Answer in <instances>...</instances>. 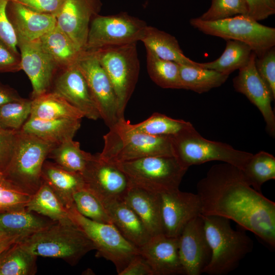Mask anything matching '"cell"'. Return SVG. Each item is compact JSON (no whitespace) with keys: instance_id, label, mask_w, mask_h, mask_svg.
Instances as JSON below:
<instances>
[{"instance_id":"cell-36","label":"cell","mask_w":275,"mask_h":275,"mask_svg":"<svg viewBox=\"0 0 275 275\" xmlns=\"http://www.w3.org/2000/svg\"><path fill=\"white\" fill-rule=\"evenodd\" d=\"M93 156V154L82 150L79 143L72 139L55 146L48 157L68 171L81 174Z\"/></svg>"},{"instance_id":"cell-33","label":"cell","mask_w":275,"mask_h":275,"mask_svg":"<svg viewBox=\"0 0 275 275\" xmlns=\"http://www.w3.org/2000/svg\"><path fill=\"white\" fill-rule=\"evenodd\" d=\"M124 123L130 130L156 136L172 138L193 126L188 122L175 119L165 115L154 113L146 120L132 124L125 119Z\"/></svg>"},{"instance_id":"cell-8","label":"cell","mask_w":275,"mask_h":275,"mask_svg":"<svg viewBox=\"0 0 275 275\" xmlns=\"http://www.w3.org/2000/svg\"><path fill=\"white\" fill-rule=\"evenodd\" d=\"M93 51L114 88L118 100L119 119L124 118L140 72L136 43L108 46Z\"/></svg>"},{"instance_id":"cell-35","label":"cell","mask_w":275,"mask_h":275,"mask_svg":"<svg viewBox=\"0 0 275 275\" xmlns=\"http://www.w3.org/2000/svg\"><path fill=\"white\" fill-rule=\"evenodd\" d=\"M145 48L147 71L152 80L163 89H182L179 64L162 59L149 48Z\"/></svg>"},{"instance_id":"cell-19","label":"cell","mask_w":275,"mask_h":275,"mask_svg":"<svg viewBox=\"0 0 275 275\" xmlns=\"http://www.w3.org/2000/svg\"><path fill=\"white\" fill-rule=\"evenodd\" d=\"M51 86V91L63 97L79 111L84 118L93 120L100 118L87 82L75 63L63 68L54 77Z\"/></svg>"},{"instance_id":"cell-30","label":"cell","mask_w":275,"mask_h":275,"mask_svg":"<svg viewBox=\"0 0 275 275\" xmlns=\"http://www.w3.org/2000/svg\"><path fill=\"white\" fill-rule=\"evenodd\" d=\"M38 40L44 50L62 68L75 64L82 52L57 24Z\"/></svg>"},{"instance_id":"cell-18","label":"cell","mask_w":275,"mask_h":275,"mask_svg":"<svg viewBox=\"0 0 275 275\" xmlns=\"http://www.w3.org/2000/svg\"><path fill=\"white\" fill-rule=\"evenodd\" d=\"M101 6L100 0H64L56 15L57 25L81 51L85 49L91 21Z\"/></svg>"},{"instance_id":"cell-1","label":"cell","mask_w":275,"mask_h":275,"mask_svg":"<svg viewBox=\"0 0 275 275\" xmlns=\"http://www.w3.org/2000/svg\"><path fill=\"white\" fill-rule=\"evenodd\" d=\"M197 190L201 215L232 220L274 248L275 203L253 188L240 169L214 164L198 182Z\"/></svg>"},{"instance_id":"cell-44","label":"cell","mask_w":275,"mask_h":275,"mask_svg":"<svg viewBox=\"0 0 275 275\" xmlns=\"http://www.w3.org/2000/svg\"><path fill=\"white\" fill-rule=\"evenodd\" d=\"M248 9L246 15L258 21L275 13V0H244Z\"/></svg>"},{"instance_id":"cell-17","label":"cell","mask_w":275,"mask_h":275,"mask_svg":"<svg viewBox=\"0 0 275 275\" xmlns=\"http://www.w3.org/2000/svg\"><path fill=\"white\" fill-rule=\"evenodd\" d=\"M256 55L252 54L248 63L239 69L233 80L236 91L245 95L262 114L268 133L275 135V115L271 105L274 100L269 89L259 75L255 66Z\"/></svg>"},{"instance_id":"cell-45","label":"cell","mask_w":275,"mask_h":275,"mask_svg":"<svg viewBox=\"0 0 275 275\" xmlns=\"http://www.w3.org/2000/svg\"><path fill=\"white\" fill-rule=\"evenodd\" d=\"M18 131L0 125V170L3 171L10 160Z\"/></svg>"},{"instance_id":"cell-48","label":"cell","mask_w":275,"mask_h":275,"mask_svg":"<svg viewBox=\"0 0 275 275\" xmlns=\"http://www.w3.org/2000/svg\"><path fill=\"white\" fill-rule=\"evenodd\" d=\"M118 275H153V272L145 259L139 254Z\"/></svg>"},{"instance_id":"cell-16","label":"cell","mask_w":275,"mask_h":275,"mask_svg":"<svg viewBox=\"0 0 275 275\" xmlns=\"http://www.w3.org/2000/svg\"><path fill=\"white\" fill-rule=\"evenodd\" d=\"M163 233L178 237L185 226L201 215V204L197 194L179 189L159 193Z\"/></svg>"},{"instance_id":"cell-4","label":"cell","mask_w":275,"mask_h":275,"mask_svg":"<svg viewBox=\"0 0 275 275\" xmlns=\"http://www.w3.org/2000/svg\"><path fill=\"white\" fill-rule=\"evenodd\" d=\"M54 146L33 134L19 130L12 156L3 173L23 191L33 195L43 183V166Z\"/></svg>"},{"instance_id":"cell-46","label":"cell","mask_w":275,"mask_h":275,"mask_svg":"<svg viewBox=\"0 0 275 275\" xmlns=\"http://www.w3.org/2000/svg\"><path fill=\"white\" fill-rule=\"evenodd\" d=\"M14 2H18L36 12L56 16L64 0H16Z\"/></svg>"},{"instance_id":"cell-38","label":"cell","mask_w":275,"mask_h":275,"mask_svg":"<svg viewBox=\"0 0 275 275\" xmlns=\"http://www.w3.org/2000/svg\"><path fill=\"white\" fill-rule=\"evenodd\" d=\"M73 201L76 209L83 216L96 222L113 224L102 203L85 187L73 194Z\"/></svg>"},{"instance_id":"cell-26","label":"cell","mask_w":275,"mask_h":275,"mask_svg":"<svg viewBox=\"0 0 275 275\" xmlns=\"http://www.w3.org/2000/svg\"><path fill=\"white\" fill-rule=\"evenodd\" d=\"M159 58L179 64L198 66L183 53L176 38L172 35L147 25L140 40Z\"/></svg>"},{"instance_id":"cell-50","label":"cell","mask_w":275,"mask_h":275,"mask_svg":"<svg viewBox=\"0 0 275 275\" xmlns=\"http://www.w3.org/2000/svg\"><path fill=\"white\" fill-rule=\"evenodd\" d=\"M23 238L19 235L0 233V255L6 250Z\"/></svg>"},{"instance_id":"cell-11","label":"cell","mask_w":275,"mask_h":275,"mask_svg":"<svg viewBox=\"0 0 275 275\" xmlns=\"http://www.w3.org/2000/svg\"><path fill=\"white\" fill-rule=\"evenodd\" d=\"M147 26L143 20L125 12L98 14L91 21L84 51L136 43L142 39Z\"/></svg>"},{"instance_id":"cell-23","label":"cell","mask_w":275,"mask_h":275,"mask_svg":"<svg viewBox=\"0 0 275 275\" xmlns=\"http://www.w3.org/2000/svg\"><path fill=\"white\" fill-rule=\"evenodd\" d=\"M103 205L113 225L138 248L143 245L151 237L139 216L124 199L107 201Z\"/></svg>"},{"instance_id":"cell-49","label":"cell","mask_w":275,"mask_h":275,"mask_svg":"<svg viewBox=\"0 0 275 275\" xmlns=\"http://www.w3.org/2000/svg\"><path fill=\"white\" fill-rule=\"evenodd\" d=\"M21 98L14 89L0 82V106Z\"/></svg>"},{"instance_id":"cell-20","label":"cell","mask_w":275,"mask_h":275,"mask_svg":"<svg viewBox=\"0 0 275 275\" xmlns=\"http://www.w3.org/2000/svg\"><path fill=\"white\" fill-rule=\"evenodd\" d=\"M138 249L153 275H185L179 254L178 237L163 233L154 235Z\"/></svg>"},{"instance_id":"cell-2","label":"cell","mask_w":275,"mask_h":275,"mask_svg":"<svg viewBox=\"0 0 275 275\" xmlns=\"http://www.w3.org/2000/svg\"><path fill=\"white\" fill-rule=\"evenodd\" d=\"M211 258L204 273L226 275L238 266L253 250L252 239L244 232L233 229L229 219L216 215H202Z\"/></svg>"},{"instance_id":"cell-42","label":"cell","mask_w":275,"mask_h":275,"mask_svg":"<svg viewBox=\"0 0 275 275\" xmlns=\"http://www.w3.org/2000/svg\"><path fill=\"white\" fill-rule=\"evenodd\" d=\"M256 70L275 99V48L272 47L255 59Z\"/></svg>"},{"instance_id":"cell-14","label":"cell","mask_w":275,"mask_h":275,"mask_svg":"<svg viewBox=\"0 0 275 275\" xmlns=\"http://www.w3.org/2000/svg\"><path fill=\"white\" fill-rule=\"evenodd\" d=\"M178 238V251L185 275L204 273L211 258L201 215L193 218L183 228Z\"/></svg>"},{"instance_id":"cell-32","label":"cell","mask_w":275,"mask_h":275,"mask_svg":"<svg viewBox=\"0 0 275 275\" xmlns=\"http://www.w3.org/2000/svg\"><path fill=\"white\" fill-rule=\"evenodd\" d=\"M226 46L222 55L210 62L198 63L199 66L229 75L245 65L254 52L245 43L232 40H226Z\"/></svg>"},{"instance_id":"cell-43","label":"cell","mask_w":275,"mask_h":275,"mask_svg":"<svg viewBox=\"0 0 275 275\" xmlns=\"http://www.w3.org/2000/svg\"><path fill=\"white\" fill-rule=\"evenodd\" d=\"M9 0H0V40L14 53L19 55L17 47V37L7 14Z\"/></svg>"},{"instance_id":"cell-37","label":"cell","mask_w":275,"mask_h":275,"mask_svg":"<svg viewBox=\"0 0 275 275\" xmlns=\"http://www.w3.org/2000/svg\"><path fill=\"white\" fill-rule=\"evenodd\" d=\"M241 170L250 185L260 191L264 183L275 179V157L260 151L253 154Z\"/></svg>"},{"instance_id":"cell-15","label":"cell","mask_w":275,"mask_h":275,"mask_svg":"<svg viewBox=\"0 0 275 275\" xmlns=\"http://www.w3.org/2000/svg\"><path fill=\"white\" fill-rule=\"evenodd\" d=\"M20 67L32 86V99L50 90L58 66L44 50L38 40L26 41L17 38Z\"/></svg>"},{"instance_id":"cell-27","label":"cell","mask_w":275,"mask_h":275,"mask_svg":"<svg viewBox=\"0 0 275 275\" xmlns=\"http://www.w3.org/2000/svg\"><path fill=\"white\" fill-rule=\"evenodd\" d=\"M56 222L25 209L0 211V233L19 235L23 238Z\"/></svg>"},{"instance_id":"cell-7","label":"cell","mask_w":275,"mask_h":275,"mask_svg":"<svg viewBox=\"0 0 275 275\" xmlns=\"http://www.w3.org/2000/svg\"><path fill=\"white\" fill-rule=\"evenodd\" d=\"M114 163L126 175L130 185L158 194L179 189L188 170L173 156H151Z\"/></svg>"},{"instance_id":"cell-31","label":"cell","mask_w":275,"mask_h":275,"mask_svg":"<svg viewBox=\"0 0 275 275\" xmlns=\"http://www.w3.org/2000/svg\"><path fill=\"white\" fill-rule=\"evenodd\" d=\"M179 75L182 89L199 94L208 92L224 84L229 75L197 66L179 64Z\"/></svg>"},{"instance_id":"cell-51","label":"cell","mask_w":275,"mask_h":275,"mask_svg":"<svg viewBox=\"0 0 275 275\" xmlns=\"http://www.w3.org/2000/svg\"><path fill=\"white\" fill-rule=\"evenodd\" d=\"M15 1L16 0H9V1H13V2Z\"/></svg>"},{"instance_id":"cell-22","label":"cell","mask_w":275,"mask_h":275,"mask_svg":"<svg viewBox=\"0 0 275 275\" xmlns=\"http://www.w3.org/2000/svg\"><path fill=\"white\" fill-rule=\"evenodd\" d=\"M124 200L139 216L151 236L163 233L158 193L130 185Z\"/></svg>"},{"instance_id":"cell-24","label":"cell","mask_w":275,"mask_h":275,"mask_svg":"<svg viewBox=\"0 0 275 275\" xmlns=\"http://www.w3.org/2000/svg\"><path fill=\"white\" fill-rule=\"evenodd\" d=\"M42 179L56 194L67 209L73 205V194L85 187L80 173L68 171L54 162L46 160L43 166Z\"/></svg>"},{"instance_id":"cell-12","label":"cell","mask_w":275,"mask_h":275,"mask_svg":"<svg viewBox=\"0 0 275 275\" xmlns=\"http://www.w3.org/2000/svg\"><path fill=\"white\" fill-rule=\"evenodd\" d=\"M75 64L87 82L100 118L111 128L119 118L117 98L107 74L94 51H82Z\"/></svg>"},{"instance_id":"cell-29","label":"cell","mask_w":275,"mask_h":275,"mask_svg":"<svg viewBox=\"0 0 275 275\" xmlns=\"http://www.w3.org/2000/svg\"><path fill=\"white\" fill-rule=\"evenodd\" d=\"M25 209L46 217L52 221L68 225H75L53 190L43 183L26 204Z\"/></svg>"},{"instance_id":"cell-10","label":"cell","mask_w":275,"mask_h":275,"mask_svg":"<svg viewBox=\"0 0 275 275\" xmlns=\"http://www.w3.org/2000/svg\"><path fill=\"white\" fill-rule=\"evenodd\" d=\"M67 209L71 219L92 241L97 255L111 261L118 274L139 254L138 248L126 239L114 225L96 222L83 216L74 204Z\"/></svg>"},{"instance_id":"cell-41","label":"cell","mask_w":275,"mask_h":275,"mask_svg":"<svg viewBox=\"0 0 275 275\" xmlns=\"http://www.w3.org/2000/svg\"><path fill=\"white\" fill-rule=\"evenodd\" d=\"M244 0H211L209 8L199 18L206 21L225 19L238 15H246Z\"/></svg>"},{"instance_id":"cell-34","label":"cell","mask_w":275,"mask_h":275,"mask_svg":"<svg viewBox=\"0 0 275 275\" xmlns=\"http://www.w3.org/2000/svg\"><path fill=\"white\" fill-rule=\"evenodd\" d=\"M37 257L23 248L19 241L0 255V275H34Z\"/></svg>"},{"instance_id":"cell-5","label":"cell","mask_w":275,"mask_h":275,"mask_svg":"<svg viewBox=\"0 0 275 275\" xmlns=\"http://www.w3.org/2000/svg\"><path fill=\"white\" fill-rule=\"evenodd\" d=\"M120 119L103 136L104 146L99 153L102 159L122 162L151 156H173L171 139L131 131Z\"/></svg>"},{"instance_id":"cell-25","label":"cell","mask_w":275,"mask_h":275,"mask_svg":"<svg viewBox=\"0 0 275 275\" xmlns=\"http://www.w3.org/2000/svg\"><path fill=\"white\" fill-rule=\"evenodd\" d=\"M81 120H45L29 117L21 130L55 146L72 140L80 127Z\"/></svg>"},{"instance_id":"cell-28","label":"cell","mask_w":275,"mask_h":275,"mask_svg":"<svg viewBox=\"0 0 275 275\" xmlns=\"http://www.w3.org/2000/svg\"><path fill=\"white\" fill-rule=\"evenodd\" d=\"M32 99L30 117L45 120H81L84 116L59 94L49 91Z\"/></svg>"},{"instance_id":"cell-21","label":"cell","mask_w":275,"mask_h":275,"mask_svg":"<svg viewBox=\"0 0 275 275\" xmlns=\"http://www.w3.org/2000/svg\"><path fill=\"white\" fill-rule=\"evenodd\" d=\"M7 14L17 38L26 41L39 39L57 24L54 15L36 12L16 2L9 1Z\"/></svg>"},{"instance_id":"cell-6","label":"cell","mask_w":275,"mask_h":275,"mask_svg":"<svg viewBox=\"0 0 275 275\" xmlns=\"http://www.w3.org/2000/svg\"><path fill=\"white\" fill-rule=\"evenodd\" d=\"M171 139L173 156L187 169L193 165L219 161L242 170L253 155L228 144L207 140L194 126Z\"/></svg>"},{"instance_id":"cell-39","label":"cell","mask_w":275,"mask_h":275,"mask_svg":"<svg viewBox=\"0 0 275 275\" xmlns=\"http://www.w3.org/2000/svg\"><path fill=\"white\" fill-rule=\"evenodd\" d=\"M32 99H21L0 106V125L4 128L20 130L30 117Z\"/></svg>"},{"instance_id":"cell-47","label":"cell","mask_w":275,"mask_h":275,"mask_svg":"<svg viewBox=\"0 0 275 275\" xmlns=\"http://www.w3.org/2000/svg\"><path fill=\"white\" fill-rule=\"evenodd\" d=\"M21 70L20 56L14 53L0 40V72Z\"/></svg>"},{"instance_id":"cell-13","label":"cell","mask_w":275,"mask_h":275,"mask_svg":"<svg viewBox=\"0 0 275 275\" xmlns=\"http://www.w3.org/2000/svg\"><path fill=\"white\" fill-rule=\"evenodd\" d=\"M82 176L85 187L102 203L123 199L130 187L125 173L117 165L105 161L99 153L93 154Z\"/></svg>"},{"instance_id":"cell-40","label":"cell","mask_w":275,"mask_h":275,"mask_svg":"<svg viewBox=\"0 0 275 275\" xmlns=\"http://www.w3.org/2000/svg\"><path fill=\"white\" fill-rule=\"evenodd\" d=\"M30 197L0 170V211L25 209Z\"/></svg>"},{"instance_id":"cell-3","label":"cell","mask_w":275,"mask_h":275,"mask_svg":"<svg viewBox=\"0 0 275 275\" xmlns=\"http://www.w3.org/2000/svg\"><path fill=\"white\" fill-rule=\"evenodd\" d=\"M19 243L37 257L61 259L71 266L95 250L92 241L76 225L58 222L22 238Z\"/></svg>"},{"instance_id":"cell-9","label":"cell","mask_w":275,"mask_h":275,"mask_svg":"<svg viewBox=\"0 0 275 275\" xmlns=\"http://www.w3.org/2000/svg\"><path fill=\"white\" fill-rule=\"evenodd\" d=\"M191 25L205 34L249 45L256 57L275 45V29L264 25L246 15H238L213 21L198 18L190 20Z\"/></svg>"}]
</instances>
